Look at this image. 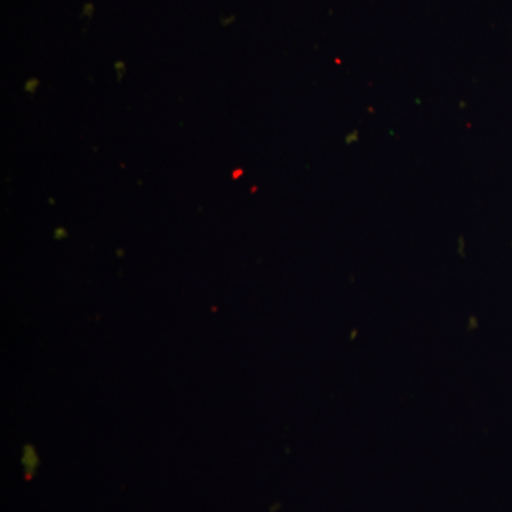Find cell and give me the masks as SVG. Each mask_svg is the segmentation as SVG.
Listing matches in <instances>:
<instances>
[]
</instances>
